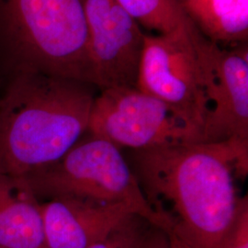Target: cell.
I'll list each match as a JSON object with an SVG mask.
<instances>
[{"label": "cell", "instance_id": "obj_1", "mask_svg": "<svg viewBox=\"0 0 248 248\" xmlns=\"http://www.w3.org/2000/svg\"><path fill=\"white\" fill-rule=\"evenodd\" d=\"M133 171L162 229L192 248H215L239 210L248 141L185 142L133 152Z\"/></svg>", "mask_w": 248, "mask_h": 248}, {"label": "cell", "instance_id": "obj_2", "mask_svg": "<svg viewBox=\"0 0 248 248\" xmlns=\"http://www.w3.org/2000/svg\"><path fill=\"white\" fill-rule=\"evenodd\" d=\"M98 89L37 71H13L0 96V173L28 177L88 132Z\"/></svg>", "mask_w": 248, "mask_h": 248}, {"label": "cell", "instance_id": "obj_3", "mask_svg": "<svg viewBox=\"0 0 248 248\" xmlns=\"http://www.w3.org/2000/svg\"><path fill=\"white\" fill-rule=\"evenodd\" d=\"M0 50L12 72L96 86L84 0H0Z\"/></svg>", "mask_w": 248, "mask_h": 248}, {"label": "cell", "instance_id": "obj_4", "mask_svg": "<svg viewBox=\"0 0 248 248\" xmlns=\"http://www.w3.org/2000/svg\"><path fill=\"white\" fill-rule=\"evenodd\" d=\"M36 197L77 198L101 203L130 204L162 228L122 149L93 137L76 143L60 159L26 177Z\"/></svg>", "mask_w": 248, "mask_h": 248}, {"label": "cell", "instance_id": "obj_5", "mask_svg": "<svg viewBox=\"0 0 248 248\" xmlns=\"http://www.w3.org/2000/svg\"><path fill=\"white\" fill-rule=\"evenodd\" d=\"M193 27L192 23L170 33L144 34L136 88L169 107L202 138L208 100Z\"/></svg>", "mask_w": 248, "mask_h": 248}, {"label": "cell", "instance_id": "obj_6", "mask_svg": "<svg viewBox=\"0 0 248 248\" xmlns=\"http://www.w3.org/2000/svg\"><path fill=\"white\" fill-rule=\"evenodd\" d=\"M87 133L133 151L202 142L200 133L181 122L169 107L136 87L98 89Z\"/></svg>", "mask_w": 248, "mask_h": 248}, {"label": "cell", "instance_id": "obj_7", "mask_svg": "<svg viewBox=\"0 0 248 248\" xmlns=\"http://www.w3.org/2000/svg\"><path fill=\"white\" fill-rule=\"evenodd\" d=\"M192 39L202 62L208 100L202 142L248 141V43L222 49L196 28Z\"/></svg>", "mask_w": 248, "mask_h": 248}, {"label": "cell", "instance_id": "obj_8", "mask_svg": "<svg viewBox=\"0 0 248 248\" xmlns=\"http://www.w3.org/2000/svg\"><path fill=\"white\" fill-rule=\"evenodd\" d=\"M89 50L98 89L136 87L144 34L117 0H84Z\"/></svg>", "mask_w": 248, "mask_h": 248}, {"label": "cell", "instance_id": "obj_9", "mask_svg": "<svg viewBox=\"0 0 248 248\" xmlns=\"http://www.w3.org/2000/svg\"><path fill=\"white\" fill-rule=\"evenodd\" d=\"M48 248H88L106 237L132 214L130 204L54 198L41 203Z\"/></svg>", "mask_w": 248, "mask_h": 248}, {"label": "cell", "instance_id": "obj_10", "mask_svg": "<svg viewBox=\"0 0 248 248\" xmlns=\"http://www.w3.org/2000/svg\"><path fill=\"white\" fill-rule=\"evenodd\" d=\"M38 200L26 177L0 173V248H48Z\"/></svg>", "mask_w": 248, "mask_h": 248}, {"label": "cell", "instance_id": "obj_11", "mask_svg": "<svg viewBox=\"0 0 248 248\" xmlns=\"http://www.w3.org/2000/svg\"><path fill=\"white\" fill-rule=\"evenodd\" d=\"M184 11L196 29L213 43H248V0H192Z\"/></svg>", "mask_w": 248, "mask_h": 248}, {"label": "cell", "instance_id": "obj_12", "mask_svg": "<svg viewBox=\"0 0 248 248\" xmlns=\"http://www.w3.org/2000/svg\"><path fill=\"white\" fill-rule=\"evenodd\" d=\"M140 26L170 33L192 24L178 0H117Z\"/></svg>", "mask_w": 248, "mask_h": 248}, {"label": "cell", "instance_id": "obj_13", "mask_svg": "<svg viewBox=\"0 0 248 248\" xmlns=\"http://www.w3.org/2000/svg\"><path fill=\"white\" fill-rule=\"evenodd\" d=\"M151 225L139 214H132L106 237L88 248H139Z\"/></svg>", "mask_w": 248, "mask_h": 248}, {"label": "cell", "instance_id": "obj_14", "mask_svg": "<svg viewBox=\"0 0 248 248\" xmlns=\"http://www.w3.org/2000/svg\"><path fill=\"white\" fill-rule=\"evenodd\" d=\"M215 248H248V196L241 198L239 210L234 222Z\"/></svg>", "mask_w": 248, "mask_h": 248}, {"label": "cell", "instance_id": "obj_15", "mask_svg": "<svg viewBox=\"0 0 248 248\" xmlns=\"http://www.w3.org/2000/svg\"><path fill=\"white\" fill-rule=\"evenodd\" d=\"M139 248H171L168 232L156 225H151Z\"/></svg>", "mask_w": 248, "mask_h": 248}, {"label": "cell", "instance_id": "obj_16", "mask_svg": "<svg viewBox=\"0 0 248 248\" xmlns=\"http://www.w3.org/2000/svg\"><path fill=\"white\" fill-rule=\"evenodd\" d=\"M168 234H169V242H170L171 248H192L188 247L185 243L181 242L180 240L177 239L174 234H172L170 232H168Z\"/></svg>", "mask_w": 248, "mask_h": 248}, {"label": "cell", "instance_id": "obj_17", "mask_svg": "<svg viewBox=\"0 0 248 248\" xmlns=\"http://www.w3.org/2000/svg\"><path fill=\"white\" fill-rule=\"evenodd\" d=\"M179 1V3L181 4V6H182V8L184 9V8L186 7V5L188 4V3H190L192 0H178Z\"/></svg>", "mask_w": 248, "mask_h": 248}]
</instances>
